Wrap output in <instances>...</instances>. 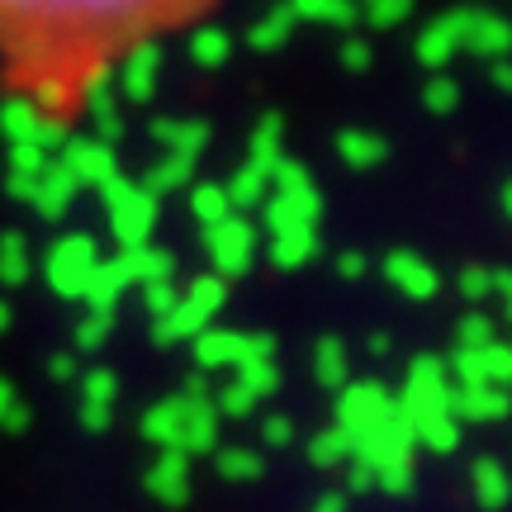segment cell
I'll return each mask as SVG.
<instances>
[{
	"mask_svg": "<svg viewBox=\"0 0 512 512\" xmlns=\"http://www.w3.org/2000/svg\"><path fill=\"white\" fill-rule=\"evenodd\" d=\"M223 0H0V95L38 128H72L133 57Z\"/></svg>",
	"mask_w": 512,
	"mask_h": 512,
	"instance_id": "1",
	"label": "cell"
},
{
	"mask_svg": "<svg viewBox=\"0 0 512 512\" xmlns=\"http://www.w3.org/2000/svg\"><path fill=\"white\" fill-rule=\"evenodd\" d=\"M147 494L157 498V503H166V508H181L185 498H190V465H185V456H162L157 465H152V475H147Z\"/></svg>",
	"mask_w": 512,
	"mask_h": 512,
	"instance_id": "2",
	"label": "cell"
},
{
	"mask_svg": "<svg viewBox=\"0 0 512 512\" xmlns=\"http://www.w3.org/2000/svg\"><path fill=\"white\" fill-rule=\"evenodd\" d=\"M470 475H475V498L484 512H503L512 503V475L498 460H479Z\"/></svg>",
	"mask_w": 512,
	"mask_h": 512,
	"instance_id": "3",
	"label": "cell"
},
{
	"mask_svg": "<svg viewBox=\"0 0 512 512\" xmlns=\"http://www.w3.org/2000/svg\"><path fill=\"white\" fill-rule=\"evenodd\" d=\"M219 475L223 479H256L261 475V460L252 451H223L219 456Z\"/></svg>",
	"mask_w": 512,
	"mask_h": 512,
	"instance_id": "4",
	"label": "cell"
},
{
	"mask_svg": "<svg viewBox=\"0 0 512 512\" xmlns=\"http://www.w3.org/2000/svg\"><path fill=\"white\" fill-rule=\"evenodd\" d=\"M347 456H351V437H347V432H328V437L313 441V460H318V465H342Z\"/></svg>",
	"mask_w": 512,
	"mask_h": 512,
	"instance_id": "5",
	"label": "cell"
},
{
	"mask_svg": "<svg viewBox=\"0 0 512 512\" xmlns=\"http://www.w3.org/2000/svg\"><path fill=\"white\" fill-rule=\"evenodd\" d=\"M503 408H508V399H498L489 389H479L475 399H465V413H475V418H498Z\"/></svg>",
	"mask_w": 512,
	"mask_h": 512,
	"instance_id": "6",
	"label": "cell"
},
{
	"mask_svg": "<svg viewBox=\"0 0 512 512\" xmlns=\"http://www.w3.org/2000/svg\"><path fill=\"white\" fill-rule=\"evenodd\" d=\"M370 484H375V475H370L366 465H356V470L347 475V489H351V494H366Z\"/></svg>",
	"mask_w": 512,
	"mask_h": 512,
	"instance_id": "7",
	"label": "cell"
},
{
	"mask_svg": "<svg viewBox=\"0 0 512 512\" xmlns=\"http://www.w3.org/2000/svg\"><path fill=\"white\" fill-rule=\"evenodd\" d=\"M313 512H347V494H323L313 503Z\"/></svg>",
	"mask_w": 512,
	"mask_h": 512,
	"instance_id": "8",
	"label": "cell"
},
{
	"mask_svg": "<svg viewBox=\"0 0 512 512\" xmlns=\"http://www.w3.org/2000/svg\"><path fill=\"white\" fill-rule=\"evenodd\" d=\"M266 441H275V446L290 441V422H271V427H266Z\"/></svg>",
	"mask_w": 512,
	"mask_h": 512,
	"instance_id": "9",
	"label": "cell"
}]
</instances>
